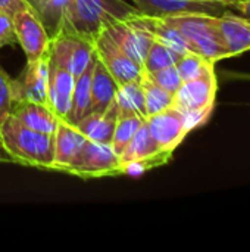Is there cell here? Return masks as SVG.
I'll list each match as a JSON object with an SVG mask.
<instances>
[{"mask_svg":"<svg viewBox=\"0 0 250 252\" xmlns=\"http://www.w3.org/2000/svg\"><path fill=\"white\" fill-rule=\"evenodd\" d=\"M147 75H149V78L152 81H155L158 86H161L162 89H165L167 92H169L172 94H175L178 92V89L181 87V84H183V80H181L180 72H178L175 65L158 69L155 72H149Z\"/></svg>","mask_w":250,"mask_h":252,"instance_id":"4316f807","label":"cell"},{"mask_svg":"<svg viewBox=\"0 0 250 252\" xmlns=\"http://www.w3.org/2000/svg\"><path fill=\"white\" fill-rule=\"evenodd\" d=\"M175 66L180 72L181 80L189 81V80H193V78L203 75L208 69L214 68L215 63L202 58L200 55H197L194 52H187V53L181 55V58L178 59Z\"/></svg>","mask_w":250,"mask_h":252,"instance_id":"d4e9b609","label":"cell"},{"mask_svg":"<svg viewBox=\"0 0 250 252\" xmlns=\"http://www.w3.org/2000/svg\"><path fill=\"white\" fill-rule=\"evenodd\" d=\"M119 155L109 143L87 140L74 158V161L63 170V173L81 179L113 177L119 174Z\"/></svg>","mask_w":250,"mask_h":252,"instance_id":"277c9868","label":"cell"},{"mask_svg":"<svg viewBox=\"0 0 250 252\" xmlns=\"http://www.w3.org/2000/svg\"><path fill=\"white\" fill-rule=\"evenodd\" d=\"M164 19L180 31L192 52L214 63L227 58L218 16L208 13H184L165 16Z\"/></svg>","mask_w":250,"mask_h":252,"instance_id":"3957f363","label":"cell"},{"mask_svg":"<svg viewBox=\"0 0 250 252\" xmlns=\"http://www.w3.org/2000/svg\"><path fill=\"white\" fill-rule=\"evenodd\" d=\"M146 124L158 148L165 152H174L190 133L183 112L174 106L146 117Z\"/></svg>","mask_w":250,"mask_h":252,"instance_id":"30bf717a","label":"cell"},{"mask_svg":"<svg viewBox=\"0 0 250 252\" xmlns=\"http://www.w3.org/2000/svg\"><path fill=\"white\" fill-rule=\"evenodd\" d=\"M13 103V80H10L9 75L0 68V126L10 115Z\"/></svg>","mask_w":250,"mask_h":252,"instance_id":"f1b7e54d","label":"cell"},{"mask_svg":"<svg viewBox=\"0 0 250 252\" xmlns=\"http://www.w3.org/2000/svg\"><path fill=\"white\" fill-rule=\"evenodd\" d=\"M91 43L96 58L111 72L118 86L141 80L144 74L143 66L137 63L134 59H131L125 52H122V49L113 41V38L105 30H102L93 38Z\"/></svg>","mask_w":250,"mask_h":252,"instance_id":"8992f818","label":"cell"},{"mask_svg":"<svg viewBox=\"0 0 250 252\" xmlns=\"http://www.w3.org/2000/svg\"><path fill=\"white\" fill-rule=\"evenodd\" d=\"M139 13L140 10L125 0H71L62 10L55 31L63 30L93 41L106 25Z\"/></svg>","mask_w":250,"mask_h":252,"instance_id":"6da1fadb","label":"cell"},{"mask_svg":"<svg viewBox=\"0 0 250 252\" xmlns=\"http://www.w3.org/2000/svg\"><path fill=\"white\" fill-rule=\"evenodd\" d=\"M174 152H161L152 158H146V159H139V161H130V162H124L119 165V174L121 176H141L153 168L162 167L165 164H168L172 158Z\"/></svg>","mask_w":250,"mask_h":252,"instance_id":"484cf974","label":"cell"},{"mask_svg":"<svg viewBox=\"0 0 250 252\" xmlns=\"http://www.w3.org/2000/svg\"><path fill=\"white\" fill-rule=\"evenodd\" d=\"M47 55L50 62L68 69L77 78L90 65L94 50L90 40L74 32L57 30L50 35Z\"/></svg>","mask_w":250,"mask_h":252,"instance_id":"5b68a950","label":"cell"},{"mask_svg":"<svg viewBox=\"0 0 250 252\" xmlns=\"http://www.w3.org/2000/svg\"><path fill=\"white\" fill-rule=\"evenodd\" d=\"M16 100H32L49 105V55L27 62L18 80H13Z\"/></svg>","mask_w":250,"mask_h":252,"instance_id":"8fae6325","label":"cell"},{"mask_svg":"<svg viewBox=\"0 0 250 252\" xmlns=\"http://www.w3.org/2000/svg\"><path fill=\"white\" fill-rule=\"evenodd\" d=\"M71 0H43L37 7L35 10L38 12L43 24H49L53 31L56 30L57 27V22H59V18H60V13L62 10L65 9V6L69 3Z\"/></svg>","mask_w":250,"mask_h":252,"instance_id":"83f0119b","label":"cell"},{"mask_svg":"<svg viewBox=\"0 0 250 252\" xmlns=\"http://www.w3.org/2000/svg\"><path fill=\"white\" fill-rule=\"evenodd\" d=\"M94 66V56L90 65L75 78V87L72 93V105L68 115V123L77 126L91 109V74Z\"/></svg>","mask_w":250,"mask_h":252,"instance_id":"d6986e66","label":"cell"},{"mask_svg":"<svg viewBox=\"0 0 250 252\" xmlns=\"http://www.w3.org/2000/svg\"><path fill=\"white\" fill-rule=\"evenodd\" d=\"M113 105L121 115H140L146 118L144 108V93L140 86V81H130L119 84L115 93Z\"/></svg>","mask_w":250,"mask_h":252,"instance_id":"ffe728a7","label":"cell"},{"mask_svg":"<svg viewBox=\"0 0 250 252\" xmlns=\"http://www.w3.org/2000/svg\"><path fill=\"white\" fill-rule=\"evenodd\" d=\"M220 18V28L227 50V58L250 50V21L233 10H225Z\"/></svg>","mask_w":250,"mask_h":252,"instance_id":"9a60e30c","label":"cell"},{"mask_svg":"<svg viewBox=\"0 0 250 252\" xmlns=\"http://www.w3.org/2000/svg\"><path fill=\"white\" fill-rule=\"evenodd\" d=\"M118 83L94 55L91 74V109L90 112H105L113 103Z\"/></svg>","mask_w":250,"mask_h":252,"instance_id":"e0dca14e","label":"cell"},{"mask_svg":"<svg viewBox=\"0 0 250 252\" xmlns=\"http://www.w3.org/2000/svg\"><path fill=\"white\" fill-rule=\"evenodd\" d=\"M161 152H165V151H161L158 148V145L155 143V140L147 128L146 120H144V123L140 126V128L137 130V133L128 143V146L119 155V161H121V164H124V162H130V161L146 159V158H152Z\"/></svg>","mask_w":250,"mask_h":252,"instance_id":"44dd1931","label":"cell"},{"mask_svg":"<svg viewBox=\"0 0 250 252\" xmlns=\"http://www.w3.org/2000/svg\"><path fill=\"white\" fill-rule=\"evenodd\" d=\"M181 58V53L175 52L169 46L153 40V43L149 47V52L146 55V59L143 62V69L144 72H155L158 69L175 65L178 59Z\"/></svg>","mask_w":250,"mask_h":252,"instance_id":"cb8c5ba5","label":"cell"},{"mask_svg":"<svg viewBox=\"0 0 250 252\" xmlns=\"http://www.w3.org/2000/svg\"><path fill=\"white\" fill-rule=\"evenodd\" d=\"M0 139L12 162L53 171L55 134L32 130L9 115L0 126Z\"/></svg>","mask_w":250,"mask_h":252,"instance_id":"7a4b0ae2","label":"cell"},{"mask_svg":"<svg viewBox=\"0 0 250 252\" xmlns=\"http://www.w3.org/2000/svg\"><path fill=\"white\" fill-rule=\"evenodd\" d=\"M103 30L113 38V41L122 49V52H125L131 59L143 66L149 47L153 43V37L146 30L139 27L133 21V18L112 22Z\"/></svg>","mask_w":250,"mask_h":252,"instance_id":"7c38bea8","label":"cell"},{"mask_svg":"<svg viewBox=\"0 0 250 252\" xmlns=\"http://www.w3.org/2000/svg\"><path fill=\"white\" fill-rule=\"evenodd\" d=\"M75 77L65 68L49 61V106L59 120H68Z\"/></svg>","mask_w":250,"mask_h":252,"instance_id":"4fadbf2b","label":"cell"},{"mask_svg":"<svg viewBox=\"0 0 250 252\" xmlns=\"http://www.w3.org/2000/svg\"><path fill=\"white\" fill-rule=\"evenodd\" d=\"M16 41L12 16L0 9V47L13 44Z\"/></svg>","mask_w":250,"mask_h":252,"instance_id":"f546056e","label":"cell"},{"mask_svg":"<svg viewBox=\"0 0 250 252\" xmlns=\"http://www.w3.org/2000/svg\"><path fill=\"white\" fill-rule=\"evenodd\" d=\"M140 86L144 93V108H146V117L155 115L161 111H165L171 106H174V94L158 86L155 81L149 78V75L144 72Z\"/></svg>","mask_w":250,"mask_h":252,"instance_id":"7402d4cb","label":"cell"},{"mask_svg":"<svg viewBox=\"0 0 250 252\" xmlns=\"http://www.w3.org/2000/svg\"><path fill=\"white\" fill-rule=\"evenodd\" d=\"M12 22L16 41L21 44L27 56V62L40 59L47 53L50 35L47 34L46 25L34 6L16 12L12 16Z\"/></svg>","mask_w":250,"mask_h":252,"instance_id":"52a82bcc","label":"cell"},{"mask_svg":"<svg viewBox=\"0 0 250 252\" xmlns=\"http://www.w3.org/2000/svg\"><path fill=\"white\" fill-rule=\"evenodd\" d=\"M88 139L78 130L77 126L59 120L56 130H55V161H53V171L63 170L74 161V158L80 154L84 143Z\"/></svg>","mask_w":250,"mask_h":252,"instance_id":"5bb4252c","label":"cell"},{"mask_svg":"<svg viewBox=\"0 0 250 252\" xmlns=\"http://www.w3.org/2000/svg\"><path fill=\"white\" fill-rule=\"evenodd\" d=\"M144 120L146 118L140 117V115H121V117H118L115 131H113V137L111 142L112 149L118 155H121L124 152V149L128 146V143L131 142V139L134 137V134L140 128V126L144 123Z\"/></svg>","mask_w":250,"mask_h":252,"instance_id":"603a6c76","label":"cell"},{"mask_svg":"<svg viewBox=\"0 0 250 252\" xmlns=\"http://www.w3.org/2000/svg\"><path fill=\"white\" fill-rule=\"evenodd\" d=\"M32 6L28 0H0V9L7 15L13 16L16 12Z\"/></svg>","mask_w":250,"mask_h":252,"instance_id":"4dcf8cb0","label":"cell"},{"mask_svg":"<svg viewBox=\"0 0 250 252\" xmlns=\"http://www.w3.org/2000/svg\"><path fill=\"white\" fill-rule=\"evenodd\" d=\"M217 75L215 68L208 69L203 75L183 81L174 94V108L181 112H208L212 114L217 99Z\"/></svg>","mask_w":250,"mask_h":252,"instance_id":"9c48e42d","label":"cell"},{"mask_svg":"<svg viewBox=\"0 0 250 252\" xmlns=\"http://www.w3.org/2000/svg\"><path fill=\"white\" fill-rule=\"evenodd\" d=\"M10 115H13L24 126L46 134H55L59 121L49 105L32 100H16L12 106Z\"/></svg>","mask_w":250,"mask_h":252,"instance_id":"2e32d148","label":"cell"},{"mask_svg":"<svg viewBox=\"0 0 250 252\" xmlns=\"http://www.w3.org/2000/svg\"><path fill=\"white\" fill-rule=\"evenodd\" d=\"M240 78H245V80H250V74H242Z\"/></svg>","mask_w":250,"mask_h":252,"instance_id":"836d02e7","label":"cell"},{"mask_svg":"<svg viewBox=\"0 0 250 252\" xmlns=\"http://www.w3.org/2000/svg\"><path fill=\"white\" fill-rule=\"evenodd\" d=\"M133 4L149 16H172L184 13H208L221 16L233 10L236 0H131Z\"/></svg>","mask_w":250,"mask_h":252,"instance_id":"ba28073f","label":"cell"},{"mask_svg":"<svg viewBox=\"0 0 250 252\" xmlns=\"http://www.w3.org/2000/svg\"><path fill=\"white\" fill-rule=\"evenodd\" d=\"M118 121V111L115 105L105 112H90L87 114L78 124V130L88 139L100 143H109L112 142L115 126Z\"/></svg>","mask_w":250,"mask_h":252,"instance_id":"ac0fdd59","label":"cell"},{"mask_svg":"<svg viewBox=\"0 0 250 252\" xmlns=\"http://www.w3.org/2000/svg\"><path fill=\"white\" fill-rule=\"evenodd\" d=\"M0 162H12V158L6 152V149H4V146L1 143V139H0Z\"/></svg>","mask_w":250,"mask_h":252,"instance_id":"d6a6232c","label":"cell"},{"mask_svg":"<svg viewBox=\"0 0 250 252\" xmlns=\"http://www.w3.org/2000/svg\"><path fill=\"white\" fill-rule=\"evenodd\" d=\"M233 12L250 21V0H236L233 6Z\"/></svg>","mask_w":250,"mask_h":252,"instance_id":"1f68e13d","label":"cell"}]
</instances>
